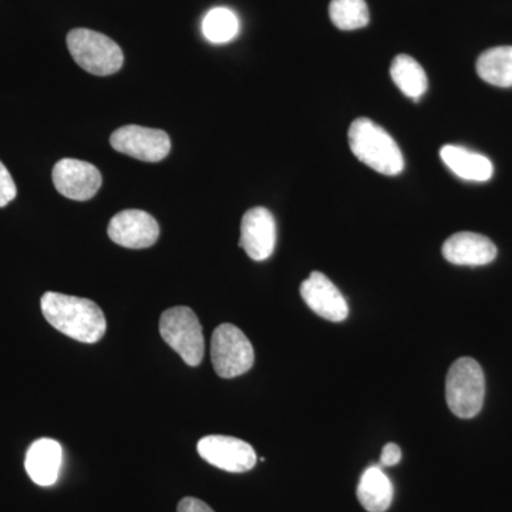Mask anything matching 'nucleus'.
Wrapping results in <instances>:
<instances>
[{
  "mask_svg": "<svg viewBox=\"0 0 512 512\" xmlns=\"http://www.w3.org/2000/svg\"><path fill=\"white\" fill-rule=\"evenodd\" d=\"M42 313L47 322L63 335L82 343H97L106 333L107 322L97 303L79 296L46 292Z\"/></svg>",
  "mask_w": 512,
  "mask_h": 512,
  "instance_id": "1",
  "label": "nucleus"
},
{
  "mask_svg": "<svg viewBox=\"0 0 512 512\" xmlns=\"http://www.w3.org/2000/svg\"><path fill=\"white\" fill-rule=\"evenodd\" d=\"M350 150L357 160L383 175H399L404 170V158L399 144L375 121L357 119L349 128Z\"/></svg>",
  "mask_w": 512,
  "mask_h": 512,
  "instance_id": "2",
  "label": "nucleus"
},
{
  "mask_svg": "<svg viewBox=\"0 0 512 512\" xmlns=\"http://www.w3.org/2000/svg\"><path fill=\"white\" fill-rule=\"evenodd\" d=\"M485 377L471 357H461L451 365L446 380V400L451 413L460 419H473L483 409Z\"/></svg>",
  "mask_w": 512,
  "mask_h": 512,
  "instance_id": "3",
  "label": "nucleus"
},
{
  "mask_svg": "<svg viewBox=\"0 0 512 512\" xmlns=\"http://www.w3.org/2000/svg\"><path fill=\"white\" fill-rule=\"evenodd\" d=\"M67 47L74 62L94 76H111L123 67V50L103 33L73 29L67 35Z\"/></svg>",
  "mask_w": 512,
  "mask_h": 512,
  "instance_id": "4",
  "label": "nucleus"
},
{
  "mask_svg": "<svg viewBox=\"0 0 512 512\" xmlns=\"http://www.w3.org/2000/svg\"><path fill=\"white\" fill-rule=\"evenodd\" d=\"M160 333L164 342L180 355L188 366H198L204 359L205 340L200 320L187 306H175L161 315Z\"/></svg>",
  "mask_w": 512,
  "mask_h": 512,
  "instance_id": "5",
  "label": "nucleus"
},
{
  "mask_svg": "<svg viewBox=\"0 0 512 512\" xmlns=\"http://www.w3.org/2000/svg\"><path fill=\"white\" fill-rule=\"evenodd\" d=\"M211 360L218 376L234 379L254 366V348L241 329L231 323H222L212 333Z\"/></svg>",
  "mask_w": 512,
  "mask_h": 512,
  "instance_id": "6",
  "label": "nucleus"
},
{
  "mask_svg": "<svg viewBox=\"0 0 512 512\" xmlns=\"http://www.w3.org/2000/svg\"><path fill=\"white\" fill-rule=\"evenodd\" d=\"M114 150L146 163H158L170 154V136L158 128L126 126L114 131L110 137Z\"/></svg>",
  "mask_w": 512,
  "mask_h": 512,
  "instance_id": "7",
  "label": "nucleus"
},
{
  "mask_svg": "<svg viewBox=\"0 0 512 512\" xmlns=\"http://www.w3.org/2000/svg\"><path fill=\"white\" fill-rule=\"evenodd\" d=\"M198 454L211 466L228 473H247L256 464L251 444L229 436H207L198 441Z\"/></svg>",
  "mask_w": 512,
  "mask_h": 512,
  "instance_id": "8",
  "label": "nucleus"
},
{
  "mask_svg": "<svg viewBox=\"0 0 512 512\" xmlns=\"http://www.w3.org/2000/svg\"><path fill=\"white\" fill-rule=\"evenodd\" d=\"M56 190L73 201H89L99 192L103 178L93 164L74 158H63L53 168Z\"/></svg>",
  "mask_w": 512,
  "mask_h": 512,
  "instance_id": "9",
  "label": "nucleus"
},
{
  "mask_svg": "<svg viewBox=\"0 0 512 512\" xmlns=\"http://www.w3.org/2000/svg\"><path fill=\"white\" fill-rule=\"evenodd\" d=\"M107 234L120 247L144 249L156 244L160 237V227L146 211L124 210L111 218Z\"/></svg>",
  "mask_w": 512,
  "mask_h": 512,
  "instance_id": "10",
  "label": "nucleus"
},
{
  "mask_svg": "<svg viewBox=\"0 0 512 512\" xmlns=\"http://www.w3.org/2000/svg\"><path fill=\"white\" fill-rule=\"evenodd\" d=\"M303 302L320 318L330 322H343L349 315L345 296L322 272H312L301 285Z\"/></svg>",
  "mask_w": 512,
  "mask_h": 512,
  "instance_id": "11",
  "label": "nucleus"
},
{
  "mask_svg": "<svg viewBox=\"0 0 512 512\" xmlns=\"http://www.w3.org/2000/svg\"><path fill=\"white\" fill-rule=\"evenodd\" d=\"M276 224L274 215L264 207H255L245 212L241 222L239 247L256 262L265 261L274 254Z\"/></svg>",
  "mask_w": 512,
  "mask_h": 512,
  "instance_id": "12",
  "label": "nucleus"
},
{
  "mask_svg": "<svg viewBox=\"0 0 512 512\" xmlns=\"http://www.w3.org/2000/svg\"><path fill=\"white\" fill-rule=\"evenodd\" d=\"M443 256L450 264L483 266L497 258V247L490 238L476 232H458L444 242Z\"/></svg>",
  "mask_w": 512,
  "mask_h": 512,
  "instance_id": "13",
  "label": "nucleus"
},
{
  "mask_svg": "<svg viewBox=\"0 0 512 512\" xmlns=\"http://www.w3.org/2000/svg\"><path fill=\"white\" fill-rule=\"evenodd\" d=\"M62 461V446L56 440L40 439L29 447L25 467L33 483L50 487L59 478Z\"/></svg>",
  "mask_w": 512,
  "mask_h": 512,
  "instance_id": "14",
  "label": "nucleus"
},
{
  "mask_svg": "<svg viewBox=\"0 0 512 512\" xmlns=\"http://www.w3.org/2000/svg\"><path fill=\"white\" fill-rule=\"evenodd\" d=\"M440 157L443 163L463 180L485 183L493 177V163L483 154L448 144L441 148Z\"/></svg>",
  "mask_w": 512,
  "mask_h": 512,
  "instance_id": "15",
  "label": "nucleus"
},
{
  "mask_svg": "<svg viewBox=\"0 0 512 512\" xmlns=\"http://www.w3.org/2000/svg\"><path fill=\"white\" fill-rule=\"evenodd\" d=\"M394 488L382 467L367 468L357 485V500L367 512H386L393 503Z\"/></svg>",
  "mask_w": 512,
  "mask_h": 512,
  "instance_id": "16",
  "label": "nucleus"
},
{
  "mask_svg": "<svg viewBox=\"0 0 512 512\" xmlns=\"http://www.w3.org/2000/svg\"><path fill=\"white\" fill-rule=\"evenodd\" d=\"M390 76L404 96L416 101L426 93L427 86H429L426 72L412 56L394 57L392 66H390Z\"/></svg>",
  "mask_w": 512,
  "mask_h": 512,
  "instance_id": "17",
  "label": "nucleus"
},
{
  "mask_svg": "<svg viewBox=\"0 0 512 512\" xmlns=\"http://www.w3.org/2000/svg\"><path fill=\"white\" fill-rule=\"evenodd\" d=\"M477 73L484 82L497 87H512V46L487 50L477 60Z\"/></svg>",
  "mask_w": 512,
  "mask_h": 512,
  "instance_id": "18",
  "label": "nucleus"
},
{
  "mask_svg": "<svg viewBox=\"0 0 512 512\" xmlns=\"http://www.w3.org/2000/svg\"><path fill=\"white\" fill-rule=\"evenodd\" d=\"M239 33L238 16L228 8L211 9L202 20V35L214 45H224Z\"/></svg>",
  "mask_w": 512,
  "mask_h": 512,
  "instance_id": "19",
  "label": "nucleus"
},
{
  "mask_svg": "<svg viewBox=\"0 0 512 512\" xmlns=\"http://www.w3.org/2000/svg\"><path fill=\"white\" fill-rule=\"evenodd\" d=\"M329 16L340 30H357L369 25L370 13L365 0H332Z\"/></svg>",
  "mask_w": 512,
  "mask_h": 512,
  "instance_id": "20",
  "label": "nucleus"
},
{
  "mask_svg": "<svg viewBox=\"0 0 512 512\" xmlns=\"http://www.w3.org/2000/svg\"><path fill=\"white\" fill-rule=\"evenodd\" d=\"M18 195L15 181L10 175L8 168L0 161V208L6 207Z\"/></svg>",
  "mask_w": 512,
  "mask_h": 512,
  "instance_id": "21",
  "label": "nucleus"
},
{
  "mask_svg": "<svg viewBox=\"0 0 512 512\" xmlns=\"http://www.w3.org/2000/svg\"><path fill=\"white\" fill-rule=\"evenodd\" d=\"M402 461V450L397 444L389 443L383 447L382 457H380V464L383 467H393Z\"/></svg>",
  "mask_w": 512,
  "mask_h": 512,
  "instance_id": "22",
  "label": "nucleus"
},
{
  "mask_svg": "<svg viewBox=\"0 0 512 512\" xmlns=\"http://www.w3.org/2000/svg\"><path fill=\"white\" fill-rule=\"evenodd\" d=\"M178 512H215L210 505L194 497H185L180 501L177 508Z\"/></svg>",
  "mask_w": 512,
  "mask_h": 512,
  "instance_id": "23",
  "label": "nucleus"
}]
</instances>
